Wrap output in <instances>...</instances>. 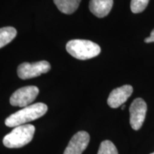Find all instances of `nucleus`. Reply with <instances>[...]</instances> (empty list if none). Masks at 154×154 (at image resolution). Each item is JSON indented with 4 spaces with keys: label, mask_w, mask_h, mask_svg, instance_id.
Wrapping results in <instances>:
<instances>
[{
    "label": "nucleus",
    "mask_w": 154,
    "mask_h": 154,
    "mask_svg": "<svg viewBox=\"0 0 154 154\" xmlns=\"http://www.w3.org/2000/svg\"><path fill=\"white\" fill-rule=\"evenodd\" d=\"M113 5V0H91L89 9L96 17L103 18L109 14Z\"/></svg>",
    "instance_id": "obj_9"
},
{
    "label": "nucleus",
    "mask_w": 154,
    "mask_h": 154,
    "mask_svg": "<svg viewBox=\"0 0 154 154\" xmlns=\"http://www.w3.org/2000/svg\"><path fill=\"white\" fill-rule=\"evenodd\" d=\"M67 52L79 60H86L97 57L101 47L97 44L85 39H73L66 44Z\"/></svg>",
    "instance_id": "obj_2"
},
{
    "label": "nucleus",
    "mask_w": 154,
    "mask_h": 154,
    "mask_svg": "<svg viewBox=\"0 0 154 154\" xmlns=\"http://www.w3.org/2000/svg\"><path fill=\"white\" fill-rule=\"evenodd\" d=\"M82 0H54L55 5L61 12L71 14L78 9Z\"/></svg>",
    "instance_id": "obj_10"
},
{
    "label": "nucleus",
    "mask_w": 154,
    "mask_h": 154,
    "mask_svg": "<svg viewBox=\"0 0 154 154\" xmlns=\"http://www.w3.org/2000/svg\"><path fill=\"white\" fill-rule=\"evenodd\" d=\"M133 93L131 85H124L113 89L108 98V105L112 109H116L122 106Z\"/></svg>",
    "instance_id": "obj_8"
},
{
    "label": "nucleus",
    "mask_w": 154,
    "mask_h": 154,
    "mask_svg": "<svg viewBox=\"0 0 154 154\" xmlns=\"http://www.w3.org/2000/svg\"><path fill=\"white\" fill-rule=\"evenodd\" d=\"M47 110L48 107L45 103H36L29 105L9 116L5 120V125L8 127L24 125L43 116Z\"/></svg>",
    "instance_id": "obj_1"
},
{
    "label": "nucleus",
    "mask_w": 154,
    "mask_h": 154,
    "mask_svg": "<svg viewBox=\"0 0 154 154\" xmlns=\"http://www.w3.org/2000/svg\"><path fill=\"white\" fill-rule=\"evenodd\" d=\"M39 90L35 86H24L14 92L9 101L11 105L14 106H28L36 99Z\"/></svg>",
    "instance_id": "obj_5"
},
{
    "label": "nucleus",
    "mask_w": 154,
    "mask_h": 154,
    "mask_svg": "<svg viewBox=\"0 0 154 154\" xmlns=\"http://www.w3.org/2000/svg\"><path fill=\"white\" fill-rule=\"evenodd\" d=\"M50 69L51 65L47 61H40L34 63L24 62L18 66L17 74L22 79H29L46 74Z\"/></svg>",
    "instance_id": "obj_4"
},
{
    "label": "nucleus",
    "mask_w": 154,
    "mask_h": 154,
    "mask_svg": "<svg viewBox=\"0 0 154 154\" xmlns=\"http://www.w3.org/2000/svg\"><path fill=\"white\" fill-rule=\"evenodd\" d=\"M35 127L32 124H24L14 127L3 138V144L9 149H18L30 143L33 139Z\"/></svg>",
    "instance_id": "obj_3"
},
{
    "label": "nucleus",
    "mask_w": 154,
    "mask_h": 154,
    "mask_svg": "<svg viewBox=\"0 0 154 154\" xmlns=\"http://www.w3.org/2000/svg\"><path fill=\"white\" fill-rule=\"evenodd\" d=\"M149 0H131V9L133 13L138 14L145 10Z\"/></svg>",
    "instance_id": "obj_13"
},
{
    "label": "nucleus",
    "mask_w": 154,
    "mask_h": 154,
    "mask_svg": "<svg viewBox=\"0 0 154 154\" xmlns=\"http://www.w3.org/2000/svg\"><path fill=\"white\" fill-rule=\"evenodd\" d=\"M147 105L143 99L138 98L134 100L129 108L130 124L134 130H139L145 120Z\"/></svg>",
    "instance_id": "obj_6"
},
{
    "label": "nucleus",
    "mask_w": 154,
    "mask_h": 154,
    "mask_svg": "<svg viewBox=\"0 0 154 154\" xmlns=\"http://www.w3.org/2000/svg\"><path fill=\"white\" fill-rule=\"evenodd\" d=\"M17 32L12 26H6L0 29V49L10 43L16 37Z\"/></svg>",
    "instance_id": "obj_11"
},
{
    "label": "nucleus",
    "mask_w": 154,
    "mask_h": 154,
    "mask_svg": "<svg viewBox=\"0 0 154 154\" xmlns=\"http://www.w3.org/2000/svg\"><path fill=\"white\" fill-rule=\"evenodd\" d=\"M90 136L87 132L81 131L71 138L63 154H82L89 143Z\"/></svg>",
    "instance_id": "obj_7"
},
{
    "label": "nucleus",
    "mask_w": 154,
    "mask_h": 154,
    "mask_svg": "<svg viewBox=\"0 0 154 154\" xmlns=\"http://www.w3.org/2000/svg\"><path fill=\"white\" fill-rule=\"evenodd\" d=\"M151 154H154V153H151Z\"/></svg>",
    "instance_id": "obj_16"
},
{
    "label": "nucleus",
    "mask_w": 154,
    "mask_h": 154,
    "mask_svg": "<svg viewBox=\"0 0 154 154\" xmlns=\"http://www.w3.org/2000/svg\"><path fill=\"white\" fill-rule=\"evenodd\" d=\"M97 154H119L116 147L110 140H103L100 144Z\"/></svg>",
    "instance_id": "obj_12"
},
{
    "label": "nucleus",
    "mask_w": 154,
    "mask_h": 154,
    "mask_svg": "<svg viewBox=\"0 0 154 154\" xmlns=\"http://www.w3.org/2000/svg\"><path fill=\"white\" fill-rule=\"evenodd\" d=\"M125 107H126V106H125V105H123L122 106H121V109H122V110H124V109H125Z\"/></svg>",
    "instance_id": "obj_15"
},
{
    "label": "nucleus",
    "mask_w": 154,
    "mask_h": 154,
    "mask_svg": "<svg viewBox=\"0 0 154 154\" xmlns=\"http://www.w3.org/2000/svg\"><path fill=\"white\" fill-rule=\"evenodd\" d=\"M144 42H145L146 43H151V42H154V29L152 30L151 33L150 34L149 37L146 38L145 39H144Z\"/></svg>",
    "instance_id": "obj_14"
}]
</instances>
